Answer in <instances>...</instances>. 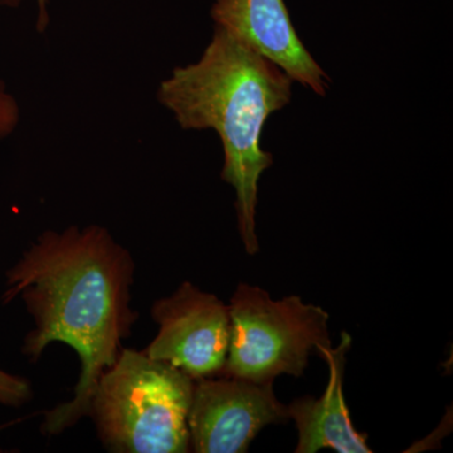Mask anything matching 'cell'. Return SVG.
Listing matches in <instances>:
<instances>
[{
	"label": "cell",
	"mask_w": 453,
	"mask_h": 453,
	"mask_svg": "<svg viewBox=\"0 0 453 453\" xmlns=\"http://www.w3.org/2000/svg\"><path fill=\"white\" fill-rule=\"evenodd\" d=\"M193 380L144 351L122 348L92 395L89 418L112 453L190 452Z\"/></svg>",
	"instance_id": "cell-3"
},
{
	"label": "cell",
	"mask_w": 453,
	"mask_h": 453,
	"mask_svg": "<svg viewBox=\"0 0 453 453\" xmlns=\"http://www.w3.org/2000/svg\"><path fill=\"white\" fill-rule=\"evenodd\" d=\"M38 3V20L37 28L40 32H44L49 25V12H47V0H37Z\"/></svg>",
	"instance_id": "cell-11"
},
{
	"label": "cell",
	"mask_w": 453,
	"mask_h": 453,
	"mask_svg": "<svg viewBox=\"0 0 453 453\" xmlns=\"http://www.w3.org/2000/svg\"><path fill=\"white\" fill-rule=\"evenodd\" d=\"M288 421L273 381L217 374L193 381L188 414L190 451L243 453L266 426Z\"/></svg>",
	"instance_id": "cell-5"
},
{
	"label": "cell",
	"mask_w": 453,
	"mask_h": 453,
	"mask_svg": "<svg viewBox=\"0 0 453 453\" xmlns=\"http://www.w3.org/2000/svg\"><path fill=\"white\" fill-rule=\"evenodd\" d=\"M32 399L29 381L0 369V405L19 408Z\"/></svg>",
	"instance_id": "cell-9"
},
{
	"label": "cell",
	"mask_w": 453,
	"mask_h": 453,
	"mask_svg": "<svg viewBox=\"0 0 453 453\" xmlns=\"http://www.w3.org/2000/svg\"><path fill=\"white\" fill-rule=\"evenodd\" d=\"M291 96L288 73L217 26L202 58L175 68L157 91L183 129H213L222 140V179L234 188L238 231L249 255L259 251V178L273 163V154L262 150V129Z\"/></svg>",
	"instance_id": "cell-2"
},
{
	"label": "cell",
	"mask_w": 453,
	"mask_h": 453,
	"mask_svg": "<svg viewBox=\"0 0 453 453\" xmlns=\"http://www.w3.org/2000/svg\"><path fill=\"white\" fill-rule=\"evenodd\" d=\"M25 0H0V7L17 8L19 7Z\"/></svg>",
	"instance_id": "cell-12"
},
{
	"label": "cell",
	"mask_w": 453,
	"mask_h": 453,
	"mask_svg": "<svg viewBox=\"0 0 453 453\" xmlns=\"http://www.w3.org/2000/svg\"><path fill=\"white\" fill-rule=\"evenodd\" d=\"M134 276L131 253L96 225L44 232L8 271L2 301L22 299L35 324L22 353L37 363L50 344L64 342L81 363L73 399L42 413L46 436L88 418L98 380L139 319L131 306Z\"/></svg>",
	"instance_id": "cell-1"
},
{
	"label": "cell",
	"mask_w": 453,
	"mask_h": 453,
	"mask_svg": "<svg viewBox=\"0 0 453 453\" xmlns=\"http://www.w3.org/2000/svg\"><path fill=\"white\" fill-rule=\"evenodd\" d=\"M19 106L0 80V142L13 134L19 122Z\"/></svg>",
	"instance_id": "cell-10"
},
{
	"label": "cell",
	"mask_w": 453,
	"mask_h": 453,
	"mask_svg": "<svg viewBox=\"0 0 453 453\" xmlns=\"http://www.w3.org/2000/svg\"><path fill=\"white\" fill-rule=\"evenodd\" d=\"M211 16L217 27L279 65L292 81L320 96L326 94L329 77L301 42L283 0H216Z\"/></svg>",
	"instance_id": "cell-7"
},
{
	"label": "cell",
	"mask_w": 453,
	"mask_h": 453,
	"mask_svg": "<svg viewBox=\"0 0 453 453\" xmlns=\"http://www.w3.org/2000/svg\"><path fill=\"white\" fill-rule=\"evenodd\" d=\"M228 309L231 338L220 374L256 383L300 378L312 351L332 347L330 315L300 296L275 301L264 288L240 283Z\"/></svg>",
	"instance_id": "cell-4"
},
{
	"label": "cell",
	"mask_w": 453,
	"mask_h": 453,
	"mask_svg": "<svg viewBox=\"0 0 453 453\" xmlns=\"http://www.w3.org/2000/svg\"><path fill=\"white\" fill-rule=\"evenodd\" d=\"M351 336L342 333L336 348H319L316 353L329 365V383L320 398L303 396L288 407V419L296 425V453L332 449L339 453H372L365 434L356 431L344 398V371Z\"/></svg>",
	"instance_id": "cell-8"
},
{
	"label": "cell",
	"mask_w": 453,
	"mask_h": 453,
	"mask_svg": "<svg viewBox=\"0 0 453 453\" xmlns=\"http://www.w3.org/2000/svg\"><path fill=\"white\" fill-rule=\"evenodd\" d=\"M151 318L159 332L144 353L186 372L193 380L220 374L231 338V316L213 294L183 282L155 301Z\"/></svg>",
	"instance_id": "cell-6"
}]
</instances>
